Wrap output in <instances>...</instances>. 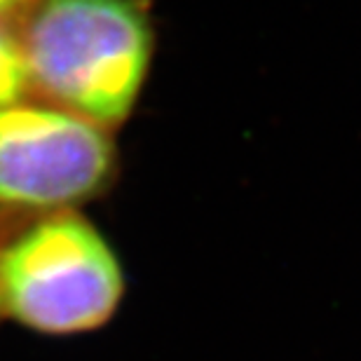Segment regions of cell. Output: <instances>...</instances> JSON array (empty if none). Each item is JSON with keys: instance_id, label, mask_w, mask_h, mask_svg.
<instances>
[{"instance_id": "1", "label": "cell", "mask_w": 361, "mask_h": 361, "mask_svg": "<svg viewBox=\"0 0 361 361\" xmlns=\"http://www.w3.org/2000/svg\"><path fill=\"white\" fill-rule=\"evenodd\" d=\"M14 26L33 99L106 129L134 113L155 54L148 0H35Z\"/></svg>"}, {"instance_id": "2", "label": "cell", "mask_w": 361, "mask_h": 361, "mask_svg": "<svg viewBox=\"0 0 361 361\" xmlns=\"http://www.w3.org/2000/svg\"><path fill=\"white\" fill-rule=\"evenodd\" d=\"M115 249L78 212L33 216L0 244L3 314L42 336L101 329L125 298Z\"/></svg>"}, {"instance_id": "3", "label": "cell", "mask_w": 361, "mask_h": 361, "mask_svg": "<svg viewBox=\"0 0 361 361\" xmlns=\"http://www.w3.org/2000/svg\"><path fill=\"white\" fill-rule=\"evenodd\" d=\"M115 174L111 129L38 99L0 108V214L78 209L101 197Z\"/></svg>"}, {"instance_id": "4", "label": "cell", "mask_w": 361, "mask_h": 361, "mask_svg": "<svg viewBox=\"0 0 361 361\" xmlns=\"http://www.w3.org/2000/svg\"><path fill=\"white\" fill-rule=\"evenodd\" d=\"M33 99L24 47L14 21L0 19V108Z\"/></svg>"}, {"instance_id": "5", "label": "cell", "mask_w": 361, "mask_h": 361, "mask_svg": "<svg viewBox=\"0 0 361 361\" xmlns=\"http://www.w3.org/2000/svg\"><path fill=\"white\" fill-rule=\"evenodd\" d=\"M35 0H0V19L17 21Z\"/></svg>"}, {"instance_id": "6", "label": "cell", "mask_w": 361, "mask_h": 361, "mask_svg": "<svg viewBox=\"0 0 361 361\" xmlns=\"http://www.w3.org/2000/svg\"><path fill=\"white\" fill-rule=\"evenodd\" d=\"M0 317H5V314H3V300H0Z\"/></svg>"}]
</instances>
